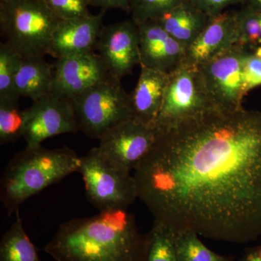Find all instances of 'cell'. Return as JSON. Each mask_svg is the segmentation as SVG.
I'll return each mask as SVG.
<instances>
[{"instance_id": "cell-1", "label": "cell", "mask_w": 261, "mask_h": 261, "mask_svg": "<svg viewBox=\"0 0 261 261\" xmlns=\"http://www.w3.org/2000/svg\"><path fill=\"white\" fill-rule=\"evenodd\" d=\"M160 130L134 170L154 219L216 241L260 239L261 112L213 109Z\"/></svg>"}, {"instance_id": "cell-2", "label": "cell", "mask_w": 261, "mask_h": 261, "mask_svg": "<svg viewBox=\"0 0 261 261\" xmlns=\"http://www.w3.org/2000/svg\"><path fill=\"white\" fill-rule=\"evenodd\" d=\"M147 234L127 210L65 221L44 250L56 261H145Z\"/></svg>"}, {"instance_id": "cell-3", "label": "cell", "mask_w": 261, "mask_h": 261, "mask_svg": "<svg viewBox=\"0 0 261 261\" xmlns=\"http://www.w3.org/2000/svg\"><path fill=\"white\" fill-rule=\"evenodd\" d=\"M80 159L68 147H25L8 162L0 183V200L9 216L25 200L78 172Z\"/></svg>"}, {"instance_id": "cell-4", "label": "cell", "mask_w": 261, "mask_h": 261, "mask_svg": "<svg viewBox=\"0 0 261 261\" xmlns=\"http://www.w3.org/2000/svg\"><path fill=\"white\" fill-rule=\"evenodd\" d=\"M59 22L42 0L0 1L2 34L23 58L49 55Z\"/></svg>"}, {"instance_id": "cell-5", "label": "cell", "mask_w": 261, "mask_h": 261, "mask_svg": "<svg viewBox=\"0 0 261 261\" xmlns=\"http://www.w3.org/2000/svg\"><path fill=\"white\" fill-rule=\"evenodd\" d=\"M79 128L100 140L113 127L133 118L130 94L121 79L111 75L71 99Z\"/></svg>"}, {"instance_id": "cell-6", "label": "cell", "mask_w": 261, "mask_h": 261, "mask_svg": "<svg viewBox=\"0 0 261 261\" xmlns=\"http://www.w3.org/2000/svg\"><path fill=\"white\" fill-rule=\"evenodd\" d=\"M78 172L83 178L87 199L100 211L127 210L138 198L130 171L111 162L98 147L81 157Z\"/></svg>"}, {"instance_id": "cell-7", "label": "cell", "mask_w": 261, "mask_h": 261, "mask_svg": "<svg viewBox=\"0 0 261 261\" xmlns=\"http://www.w3.org/2000/svg\"><path fill=\"white\" fill-rule=\"evenodd\" d=\"M216 109L198 67L183 63L169 73L162 106L154 125L166 129L180 122Z\"/></svg>"}, {"instance_id": "cell-8", "label": "cell", "mask_w": 261, "mask_h": 261, "mask_svg": "<svg viewBox=\"0 0 261 261\" xmlns=\"http://www.w3.org/2000/svg\"><path fill=\"white\" fill-rule=\"evenodd\" d=\"M250 51L235 44L197 66L216 109L237 111L243 108L244 67Z\"/></svg>"}, {"instance_id": "cell-9", "label": "cell", "mask_w": 261, "mask_h": 261, "mask_svg": "<svg viewBox=\"0 0 261 261\" xmlns=\"http://www.w3.org/2000/svg\"><path fill=\"white\" fill-rule=\"evenodd\" d=\"M160 130L132 118L108 130L99 140V150L117 166L135 170L154 147Z\"/></svg>"}, {"instance_id": "cell-10", "label": "cell", "mask_w": 261, "mask_h": 261, "mask_svg": "<svg viewBox=\"0 0 261 261\" xmlns=\"http://www.w3.org/2000/svg\"><path fill=\"white\" fill-rule=\"evenodd\" d=\"M32 102V106L25 109L23 137L27 147H37L50 137L80 130L70 99L51 92Z\"/></svg>"}, {"instance_id": "cell-11", "label": "cell", "mask_w": 261, "mask_h": 261, "mask_svg": "<svg viewBox=\"0 0 261 261\" xmlns=\"http://www.w3.org/2000/svg\"><path fill=\"white\" fill-rule=\"evenodd\" d=\"M95 51L111 75L121 80L132 74L141 64L138 25L130 19L103 25Z\"/></svg>"}, {"instance_id": "cell-12", "label": "cell", "mask_w": 261, "mask_h": 261, "mask_svg": "<svg viewBox=\"0 0 261 261\" xmlns=\"http://www.w3.org/2000/svg\"><path fill=\"white\" fill-rule=\"evenodd\" d=\"M96 51L56 59L51 93L71 100L111 75Z\"/></svg>"}, {"instance_id": "cell-13", "label": "cell", "mask_w": 261, "mask_h": 261, "mask_svg": "<svg viewBox=\"0 0 261 261\" xmlns=\"http://www.w3.org/2000/svg\"><path fill=\"white\" fill-rule=\"evenodd\" d=\"M140 33V66L171 73L185 61L187 47L154 20L137 23Z\"/></svg>"}, {"instance_id": "cell-14", "label": "cell", "mask_w": 261, "mask_h": 261, "mask_svg": "<svg viewBox=\"0 0 261 261\" xmlns=\"http://www.w3.org/2000/svg\"><path fill=\"white\" fill-rule=\"evenodd\" d=\"M105 13L60 20L51 37L49 56L58 59L95 51Z\"/></svg>"}, {"instance_id": "cell-15", "label": "cell", "mask_w": 261, "mask_h": 261, "mask_svg": "<svg viewBox=\"0 0 261 261\" xmlns=\"http://www.w3.org/2000/svg\"><path fill=\"white\" fill-rule=\"evenodd\" d=\"M237 10L212 17L198 37L187 47L184 63L198 66L238 44Z\"/></svg>"}, {"instance_id": "cell-16", "label": "cell", "mask_w": 261, "mask_h": 261, "mask_svg": "<svg viewBox=\"0 0 261 261\" xmlns=\"http://www.w3.org/2000/svg\"><path fill=\"white\" fill-rule=\"evenodd\" d=\"M168 76V73L141 66L138 82L130 94L134 118L154 125L162 106Z\"/></svg>"}, {"instance_id": "cell-17", "label": "cell", "mask_w": 261, "mask_h": 261, "mask_svg": "<svg viewBox=\"0 0 261 261\" xmlns=\"http://www.w3.org/2000/svg\"><path fill=\"white\" fill-rule=\"evenodd\" d=\"M210 19L190 0H185L154 20L171 37L188 47L205 28Z\"/></svg>"}, {"instance_id": "cell-18", "label": "cell", "mask_w": 261, "mask_h": 261, "mask_svg": "<svg viewBox=\"0 0 261 261\" xmlns=\"http://www.w3.org/2000/svg\"><path fill=\"white\" fill-rule=\"evenodd\" d=\"M53 84V65L44 57L23 58L14 82L15 94L32 101L51 93Z\"/></svg>"}, {"instance_id": "cell-19", "label": "cell", "mask_w": 261, "mask_h": 261, "mask_svg": "<svg viewBox=\"0 0 261 261\" xmlns=\"http://www.w3.org/2000/svg\"><path fill=\"white\" fill-rule=\"evenodd\" d=\"M15 220L2 238L0 261H41L37 249L23 228L19 211Z\"/></svg>"}, {"instance_id": "cell-20", "label": "cell", "mask_w": 261, "mask_h": 261, "mask_svg": "<svg viewBox=\"0 0 261 261\" xmlns=\"http://www.w3.org/2000/svg\"><path fill=\"white\" fill-rule=\"evenodd\" d=\"M147 234L145 261H178L173 228L154 219Z\"/></svg>"}, {"instance_id": "cell-21", "label": "cell", "mask_w": 261, "mask_h": 261, "mask_svg": "<svg viewBox=\"0 0 261 261\" xmlns=\"http://www.w3.org/2000/svg\"><path fill=\"white\" fill-rule=\"evenodd\" d=\"M199 236L191 230H175L178 261H233L212 251Z\"/></svg>"}, {"instance_id": "cell-22", "label": "cell", "mask_w": 261, "mask_h": 261, "mask_svg": "<svg viewBox=\"0 0 261 261\" xmlns=\"http://www.w3.org/2000/svg\"><path fill=\"white\" fill-rule=\"evenodd\" d=\"M25 127V110L18 99H0V144L13 143L23 137Z\"/></svg>"}, {"instance_id": "cell-23", "label": "cell", "mask_w": 261, "mask_h": 261, "mask_svg": "<svg viewBox=\"0 0 261 261\" xmlns=\"http://www.w3.org/2000/svg\"><path fill=\"white\" fill-rule=\"evenodd\" d=\"M23 57L8 42L0 44V99H19L14 89L15 76Z\"/></svg>"}, {"instance_id": "cell-24", "label": "cell", "mask_w": 261, "mask_h": 261, "mask_svg": "<svg viewBox=\"0 0 261 261\" xmlns=\"http://www.w3.org/2000/svg\"><path fill=\"white\" fill-rule=\"evenodd\" d=\"M238 44L252 50L261 44V11L248 7L237 10Z\"/></svg>"}, {"instance_id": "cell-25", "label": "cell", "mask_w": 261, "mask_h": 261, "mask_svg": "<svg viewBox=\"0 0 261 261\" xmlns=\"http://www.w3.org/2000/svg\"><path fill=\"white\" fill-rule=\"evenodd\" d=\"M185 0H129V13L137 23L159 18Z\"/></svg>"}, {"instance_id": "cell-26", "label": "cell", "mask_w": 261, "mask_h": 261, "mask_svg": "<svg viewBox=\"0 0 261 261\" xmlns=\"http://www.w3.org/2000/svg\"><path fill=\"white\" fill-rule=\"evenodd\" d=\"M60 20L83 18L91 15L88 0H42Z\"/></svg>"}, {"instance_id": "cell-27", "label": "cell", "mask_w": 261, "mask_h": 261, "mask_svg": "<svg viewBox=\"0 0 261 261\" xmlns=\"http://www.w3.org/2000/svg\"><path fill=\"white\" fill-rule=\"evenodd\" d=\"M261 85V57L251 51L247 55L244 67V93Z\"/></svg>"}, {"instance_id": "cell-28", "label": "cell", "mask_w": 261, "mask_h": 261, "mask_svg": "<svg viewBox=\"0 0 261 261\" xmlns=\"http://www.w3.org/2000/svg\"><path fill=\"white\" fill-rule=\"evenodd\" d=\"M201 11L210 18L221 14L228 7L243 5L244 0H190Z\"/></svg>"}, {"instance_id": "cell-29", "label": "cell", "mask_w": 261, "mask_h": 261, "mask_svg": "<svg viewBox=\"0 0 261 261\" xmlns=\"http://www.w3.org/2000/svg\"><path fill=\"white\" fill-rule=\"evenodd\" d=\"M89 5L98 7L106 11L110 9H118L129 13V0H88Z\"/></svg>"}, {"instance_id": "cell-30", "label": "cell", "mask_w": 261, "mask_h": 261, "mask_svg": "<svg viewBox=\"0 0 261 261\" xmlns=\"http://www.w3.org/2000/svg\"><path fill=\"white\" fill-rule=\"evenodd\" d=\"M237 261H261V245L247 249L243 256Z\"/></svg>"}, {"instance_id": "cell-31", "label": "cell", "mask_w": 261, "mask_h": 261, "mask_svg": "<svg viewBox=\"0 0 261 261\" xmlns=\"http://www.w3.org/2000/svg\"><path fill=\"white\" fill-rule=\"evenodd\" d=\"M243 5L261 11V0H244Z\"/></svg>"}, {"instance_id": "cell-32", "label": "cell", "mask_w": 261, "mask_h": 261, "mask_svg": "<svg viewBox=\"0 0 261 261\" xmlns=\"http://www.w3.org/2000/svg\"><path fill=\"white\" fill-rule=\"evenodd\" d=\"M0 1H3V0H0Z\"/></svg>"}]
</instances>
